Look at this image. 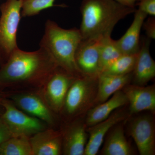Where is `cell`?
<instances>
[{"instance_id": "obj_1", "label": "cell", "mask_w": 155, "mask_h": 155, "mask_svg": "<svg viewBox=\"0 0 155 155\" xmlns=\"http://www.w3.org/2000/svg\"><path fill=\"white\" fill-rule=\"evenodd\" d=\"M59 66L44 48L32 52L17 48L0 69V88H41Z\"/></svg>"}, {"instance_id": "obj_2", "label": "cell", "mask_w": 155, "mask_h": 155, "mask_svg": "<svg viewBox=\"0 0 155 155\" xmlns=\"http://www.w3.org/2000/svg\"><path fill=\"white\" fill-rule=\"evenodd\" d=\"M80 30L82 39L111 35L116 24L135 8L120 5L115 0H82L80 8Z\"/></svg>"}, {"instance_id": "obj_3", "label": "cell", "mask_w": 155, "mask_h": 155, "mask_svg": "<svg viewBox=\"0 0 155 155\" xmlns=\"http://www.w3.org/2000/svg\"><path fill=\"white\" fill-rule=\"evenodd\" d=\"M82 39L78 28L65 29L49 19L46 22L40 47L49 53L59 67L77 77L82 75L75 60L76 50Z\"/></svg>"}, {"instance_id": "obj_4", "label": "cell", "mask_w": 155, "mask_h": 155, "mask_svg": "<svg viewBox=\"0 0 155 155\" xmlns=\"http://www.w3.org/2000/svg\"><path fill=\"white\" fill-rule=\"evenodd\" d=\"M22 0H6L0 6V55L4 63L18 48L17 35Z\"/></svg>"}, {"instance_id": "obj_5", "label": "cell", "mask_w": 155, "mask_h": 155, "mask_svg": "<svg viewBox=\"0 0 155 155\" xmlns=\"http://www.w3.org/2000/svg\"><path fill=\"white\" fill-rule=\"evenodd\" d=\"M2 104L4 110L1 116L13 136L30 137L45 129L43 121L23 112L9 100L2 98Z\"/></svg>"}, {"instance_id": "obj_6", "label": "cell", "mask_w": 155, "mask_h": 155, "mask_svg": "<svg viewBox=\"0 0 155 155\" xmlns=\"http://www.w3.org/2000/svg\"><path fill=\"white\" fill-rule=\"evenodd\" d=\"M75 77L58 67L42 86V97L52 111L59 112L64 105L69 87Z\"/></svg>"}, {"instance_id": "obj_7", "label": "cell", "mask_w": 155, "mask_h": 155, "mask_svg": "<svg viewBox=\"0 0 155 155\" xmlns=\"http://www.w3.org/2000/svg\"><path fill=\"white\" fill-rule=\"evenodd\" d=\"M103 37L82 39L78 45L75 52V60L82 75L93 78L98 77L99 49Z\"/></svg>"}, {"instance_id": "obj_8", "label": "cell", "mask_w": 155, "mask_h": 155, "mask_svg": "<svg viewBox=\"0 0 155 155\" xmlns=\"http://www.w3.org/2000/svg\"><path fill=\"white\" fill-rule=\"evenodd\" d=\"M130 132L140 154L155 155V128L151 117L142 116L134 119L130 124Z\"/></svg>"}, {"instance_id": "obj_9", "label": "cell", "mask_w": 155, "mask_h": 155, "mask_svg": "<svg viewBox=\"0 0 155 155\" xmlns=\"http://www.w3.org/2000/svg\"><path fill=\"white\" fill-rule=\"evenodd\" d=\"M10 97L12 102L23 112L48 125H53L52 110L41 97L35 94L23 93L12 95Z\"/></svg>"}, {"instance_id": "obj_10", "label": "cell", "mask_w": 155, "mask_h": 155, "mask_svg": "<svg viewBox=\"0 0 155 155\" xmlns=\"http://www.w3.org/2000/svg\"><path fill=\"white\" fill-rule=\"evenodd\" d=\"M94 78L84 75L74 78L67 91L63 107L67 115L74 116L83 107L90 94L91 82Z\"/></svg>"}, {"instance_id": "obj_11", "label": "cell", "mask_w": 155, "mask_h": 155, "mask_svg": "<svg viewBox=\"0 0 155 155\" xmlns=\"http://www.w3.org/2000/svg\"><path fill=\"white\" fill-rule=\"evenodd\" d=\"M150 40L143 37L132 73L136 85L144 86L155 76V62L150 54Z\"/></svg>"}, {"instance_id": "obj_12", "label": "cell", "mask_w": 155, "mask_h": 155, "mask_svg": "<svg viewBox=\"0 0 155 155\" xmlns=\"http://www.w3.org/2000/svg\"><path fill=\"white\" fill-rule=\"evenodd\" d=\"M29 139L32 155L61 154L63 140L57 131L44 129L31 136Z\"/></svg>"}, {"instance_id": "obj_13", "label": "cell", "mask_w": 155, "mask_h": 155, "mask_svg": "<svg viewBox=\"0 0 155 155\" xmlns=\"http://www.w3.org/2000/svg\"><path fill=\"white\" fill-rule=\"evenodd\" d=\"M124 92L130 104V114H137L146 110L155 111V88L153 85H130L126 87Z\"/></svg>"}, {"instance_id": "obj_14", "label": "cell", "mask_w": 155, "mask_h": 155, "mask_svg": "<svg viewBox=\"0 0 155 155\" xmlns=\"http://www.w3.org/2000/svg\"><path fill=\"white\" fill-rule=\"evenodd\" d=\"M134 13V18L130 27L121 38L116 40L122 54H136L140 48V31L147 15L138 9Z\"/></svg>"}, {"instance_id": "obj_15", "label": "cell", "mask_w": 155, "mask_h": 155, "mask_svg": "<svg viewBox=\"0 0 155 155\" xmlns=\"http://www.w3.org/2000/svg\"><path fill=\"white\" fill-rule=\"evenodd\" d=\"M125 117V115L122 112H117L102 122L90 127L89 138L85 147L84 155H96L109 130L123 120Z\"/></svg>"}, {"instance_id": "obj_16", "label": "cell", "mask_w": 155, "mask_h": 155, "mask_svg": "<svg viewBox=\"0 0 155 155\" xmlns=\"http://www.w3.org/2000/svg\"><path fill=\"white\" fill-rule=\"evenodd\" d=\"M127 102L124 92L120 90L116 92L110 99L101 103L89 112L86 119L87 125L90 127L102 122L107 119L113 111Z\"/></svg>"}, {"instance_id": "obj_17", "label": "cell", "mask_w": 155, "mask_h": 155, "mask_svg": "<svg viewBox=\"0 0 155 155\" xmlns=\"http://www.w3.org/2000/svg\"><path fill=\"white\" fill-rule=\"evenodd\" d=\"M87 135L84 126L76 124L69 127L65 134L62 143L65 155H84L87 143Z\"/></svg>"}, {"instance_id": "obj_18", "label": "cell", "mask_w": 155, "mask_h": 155, "mask_svg": "<svg viewBox=\"0 0 155 155\" xmlns=\"http://www.w3.org/2000/svg\"><path fill=\"white\" fill-rule=\"evenodd\" d=\"M132 78V72L122 75L100 74L98 77V101L103 103L111 95L128 84Z\"/></svg>"}, {"instance_id": "obj_19", "label": "cell", "mask_w": 155, "mask_h": 155, "mask_svg": "<svg viewBox=\"0 0 155 155\" xmlns=\"http://www.w3.org/2000/svg\"><path fill=\"white\" fill-rule=\"evenodd\" d=\"M132 150L122 126L116 127L108 137L102 150L104 155H130Z\"/></svg>"}, {"instance_id": "obj_20", "label": "cell", "mask_w": 155, "mask_h": 155, "mask_svg": "<svg viewBox=\"0 0 155 155\" xmlns=\"http://www.w3.org/2000/svg\"><path fill=\"white\" fill-rule=\"evenodd\" d=\"M122 54L116 40L112 38L111 35L103 36L99 49L100 74Z\"/></svg>"}, {"instance_id": "obj_21", "label": "cell", "mask_w": 155, "mask_h": 155, "mask_svg": "<svg viewBox=\"0 0 155 155\" xmlns=\"http://www.w3.org/2000/svg\"><path fill=\"white\" fill-rule=\"evenodd\" d=\"M29 137H13L0 145V155H32Z\"/></svg>"}, {"instance_id": "obj_22", "label": "cell", "mask_w": 155, "mask_h": 155, "mask_svg": "<svg viewBox=\"0 0 155 155\" xmlns=\"http://www.w3.org/2000/svg\"><path fill=\"white\" fill-rule=\"evenodd\" d=\"M138 53L122 54L101 74L122 75L131 73L134 69Z\"/></svg>"}, {"instance_id": "obj_23", "label": "cell", "mask_w": 155, "mask_h": 155, "mask_svg": "<svg viewBox=\"0 0 155 155\" xmlns=\"http://www.w3.org/2000/svg\"><path fill=\"white\" fill-rule=\"evenodd\" d=\"M55 0H22L21 17L35 16L54 6Z\"/></svg>"}, {"instance_id": "obj_24", "label": "cell", "mask_w": 155, "mask_h": 155, "mask_svg": "<svg viewBox=\"0 0 155 155\" xmlns=\"http://www.w3.org/2000/svg\"><path fill=\"white\" fill-rule=\"evenodd\" d=\"M138 10L144 12L147 15L155 16V0H139Z\"/></svg>"}, {"instance_id": "obj_25", "label": "cell", "mask_w": 155, "mask_h": 155, "mask_svg": "<svg viewBox=\"0 0 155 155\" xmlns=\"http://www.w3.org/2000/svg\"><path fill=\"white\" fill-rule=\"evenodd\" d=\"M142 28L145 31L147 37L150 39H155V18L154 17H149L143 22Z\"/></svg>"}, {"instance_id": "obj_26", "label": "cell", "mask_w": 155, "mask_h": 155, "mask_svg": "<svg viewBox=\"0 0 155 155\" xmlns=\"http://www.w3.org/2000/svg\"><path fill=\"white\" fill-rule=\"evenodd\" d=\"M13 137L8 127L0 115V145Z\"/></svg>"}, {"instance_id": "obj_27", "label": "cell", "mask_w": 155, "mask_h": 155, "mask_svg": "<svg viewBox=\"0 0 155 155\" xmlns=\"http://www.w3.org/2000/svg\"><path fill=\"white\" fill-rule=\"evenodd\" d=\"M120 5L128 7V8H135L136 3L139 0H115Z\"/></svg>"}, {"instance_id": "obj_28", "label": "cell", "mask_w": 155, "mask_h": 155, "mask_svg": "<svg viewBox=\"0 0 155 155\" xmlns=\"http://www.w3.org/2000/svg\"><path fill=\"white\" fill-rule=\"evenodd\" d=\"M2 95L0 93V115H2L4 112V109L2 104Z\"/></svg>"}, {"instance_id": "obj_29", "label": "cell", "mask_w": 155, "mask_h": 155, "mask_svg": "<svg viewBox=\"0 0 155 155\" xmlns=\"http://www.w3.org/2000/svg\"><path fill=\"white\" fill-rule=\"evenodd\" d=\"M4 61H3L2 59V57H1V55H0V64H4Z\"/></svg>"}]
</instances>
